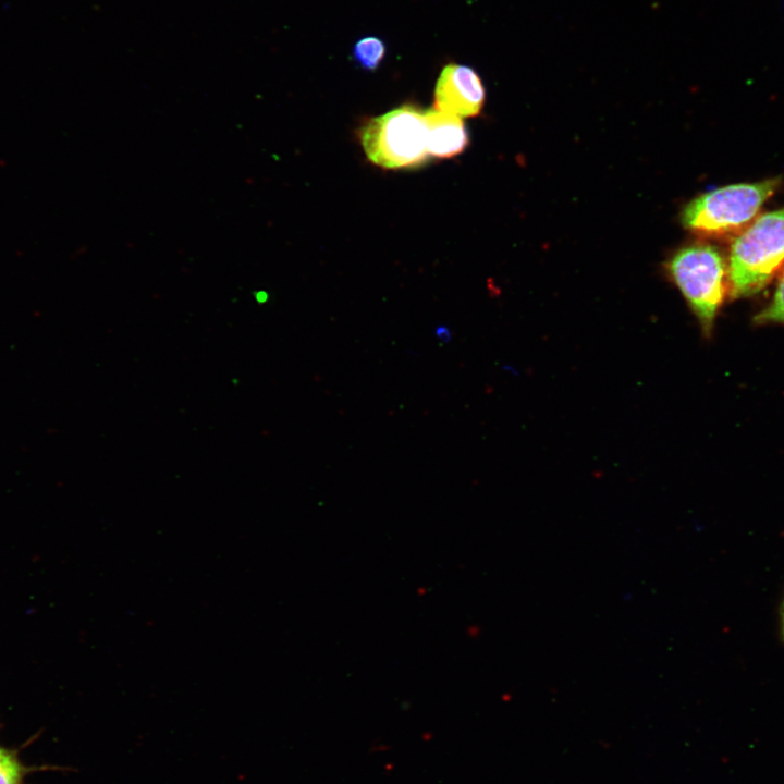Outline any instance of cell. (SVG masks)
I'll return each mask as SVG.
<instances>
[{
    "mask_svg": "<svg viewBox=\"0 0 784 784\" xmlns=\"http://www.w3.org/2000/svg\"><path fill=\"white\" fill-rule=\"evenodd\" d=\"M780 613H781L782 635H783V638H784V600H783V603H782L781 612H780Z\"/></svg>",
    "mask_w": 784,
    "mask_h": 784,
    "instance_id": "8fae6325",
    "label": "cell"
},
{
    "mask_svg": "<svg viewBox=\"0 0 784 784\" xmlns=\"http://www.w3.org/2000/svg\"><path fill=\"white\" fill-rule=\"evenodd\" d=\"M665 271L677 286L709 338L726 292L727 266L712 245L695 243L678 249L666 262Z\"/></svg>",
    "mask_w": 784,
    "mask_h": 784,
    "instance_id": "7a4b0ae2",
    "label": "cell"
},
{
    "mask_svg": "<svg viewBox=\"0 0 784 784\" xmlns=\"http://www.w3.org/2000/svg\"><path fill=\"white\" fill-rule=\"evenodd\" d=\"M486 90L478 73L470 66L448 63L434 87V109L462 117L477 115L485 103Z\"/></svg>",
    "mask_w": 784,
    "mask_h": 784,
    "instance_id": "5b68a950",
    "label": "cell"
},
{
    "mask_svg": "<svg viewBox=\"0 0 784 784\" xmlns=\"http://www.w3.org/2000/svg\"><path fill=\"white\" fill-rule=\"evenodd\" d=\"M429 156L451 158L464 151L469 136L463 120L434 108L425 111Z\"/></svg>",
    "mask_w": 784,
    "mask_h": 784,
    "instance_id": "8992f818",
    "label": "cell"
},
{
    "mask_svg": "<svg viewBox=\"0 0 784 784\" xmlns=\"http://www.w3.org/2000/svg\"><path fill=\"white\" fill-rule=\"evenodd\" d=\"M358 135L368 160L384 169L418 167L429 157L425 111L414 105L371 118Z\"/></svg>",
    "mask_w": 784,
    "mask_h": 784,
    "instance_id": "277c9868",
    "label": "cell"
},
{
    "mask_svg": "<svg viewBox=\"0 0 784 784\" xmlns=\"http://www.w3.org/2000/svg\"><path fill=\"white\" fill-rule=\"evenodd\" d=\"M34 770L23 763L16 749L0 744V784H24Z\"/></svg>",
    "mask_w": 784,
    "mask_h": 784,
    "instance_id": "ba28073f",
    "label": "cell"
},
{
    "mask_svg": "<svg viewBox=\"0 0 784 784\" xmlns=\"http://www.w3.org/2000/svg\"><path fill=\"white\" fill-rule=\"evenodd\" d=\"M434 334L440 341L444 343L451 341L452 339V332L445 324L438 326L434 330Z\"/></svg>",
    "mask_w": 784,
    "mask_h": 784,
    "instance_id": "30bf717a",
    "label": "cell"
},
{
    "mask_svg": "<svg viewBox=\"0 0 784 784\" xmlns=\"http://www.w3.org/2000/svg\"><path fill=\"white\" fill-rule=\"evenodd\" d=\"M779 185L780 179L773 177L726 185L701 194L685 206L682 223L705 235L739 233L756 219Z\"/></svg>",
    "mask_w": 784,
    "mask_h": 784,
    "instance_id": "3957f363",
    "label": "cell"
},
{
    "mask_svg": "<svg viewBox=\"0 0 784 784\" xmlns=\"http://www.w3.org/2000/svg\"><path fill=\"white\" fill-rule=\"evenodd\" d=\"M387 52L384 41L377 36H365L353 47V57L357 64L366 71H375L382 63Z\"/></svg>",
    "mask_w": 784,
    "mask_h": 784,
    "instance_id": "52a82bcc",
    "label": "cell"
},
{
    "mask_svg": "<svg viewBox=\"0 0 784 784\" xmlns=\"http://www.w3.org/2000/svg\"><path fill=\"white\" fill-rule=\"evenodd\" d=\"M757 323L784 324V274L777 283L776 291L769 303L755 318Z\"/></svg>",
    "mask_w": 784,
    "mask_h": 784,
    "instance_id": "9c48e42d",
    "label": "cell"
},
{
    "mask_svg": "<svg viewBox=\"0 0 784 784\" xmlns=\"http://www.w3.org/2000/svg\"><path fill=\"white\" fill-rule=\"evenodd\" d=\"M784 265V207L757 217L734 238L727 264L730 295L760 292Z\"/></svg>",
    "mask_w": 784,
    "mask_h": 784,
    "instance_id": "6da1fadb",
    "label": "cell"
}]
</instances>
